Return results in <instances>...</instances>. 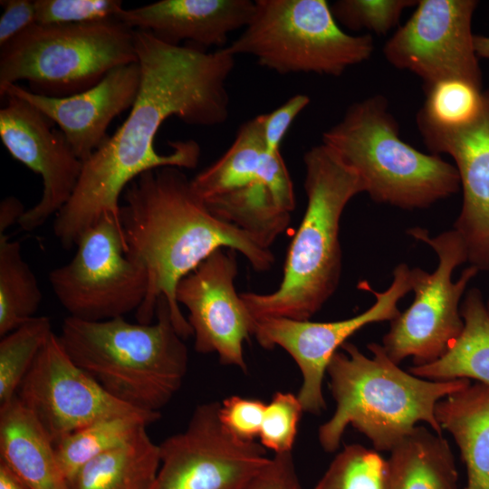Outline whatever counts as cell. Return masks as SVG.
Here are the masks:
<instances>
[{
    "label": "cell",
    "instance_id": "obj_2",
    "mask_svg": "<svg viewBox=\"0 0 489 489\" xmlns=\"http://www.w3.org/2000/svg\"><path fill=\"white\" fill-rule=\"evenodd\" d=\"M123 197L119 217L125 253L149 275L147 295L136 311L139 323H151L163 296L178 334L183 339L193 334L176 301L177 285L218 249L239 252L257 272L274 264L271 248L208 210L182 168L148 170L125 188Z\"/></svg>",
    "mask_w": 489,
    "mask_h": 489
},
{
    "label": "cell",
    "instance_id": "obj_34",
    "mask_svg": "<svg viewBox=\"0 0 489 489\" xmlns=\"http://www.w3.org/2000/svg\"><path fill=\"white\" fill-rule=\"evenodd\" d=\"M306 94H295L269 113L263 114V130L269 153L280 151L281 143L296 117L309 105Z\"/></svg>",
    "mask_w": 489,
    "mask_h": 489
},
{
    "label": "cell",
    "instance_id": "obj_40",
    "mask_svg": "<svg viewBox=\"0 0 489 489\" xmlns=\"http://www.w3.org/2000/svg\"><path fill=\"white\" fill-rule=\"evenodd\" d=\"M486 307H487V310H488V312H489V302H488V304H487Z\"/></svg>",
    "mask_w": 489,
    "mask_h": 489
},
{
    "label": "cell",
    "instance_id": "obj_31",
    "mask_svg": "<svg viewBox=\"0 0 489 489\" xmlns=\"http://www.w3.org/2000/svg\"><path fill=\"white\" fill-rule=\"evenodd\" d=\"M303 408L297 396L276 392L266 404L260 431L261 445L274 454L292 452Z\"/></svg>",
    "mask_w": 489,
    "mask_h": 489
},
{
    "label": "cell",
    "instance_id": "obj_14",
    "mask_svg": "<svg viewBox=\"0 0 489 489\" xmlns=\"http://www.w3.org/2000/svg\"><path fill=\"white\" fill-rule=\"evenodd\" d=\"M475 0H419L416 9L386 42L383 54L395 68L419 77L424 88L444 80L482 89L474 43Z\"/></svg>",
    "mask_w": 489,
    "mask_h": 489
},
{
    "label": "cell",
    "instance_id": "obj_11",
    "mask_svg": "<svg viewBox=\"0 0 489 489\" xmlns=\"http://www.w3.org/2000/svg\"><path fill=\"white\" fill-rule=\"evenodd\" d=\"M219 408L216 401L198 405L187 427L158 445L160 465L150 489H244L269 462L261 444L224 427Z\"/></svg>",
    "mask_w": 489,
    "mask_h": 489
},
{
    "label": "cell",
    "instance_id": "obj_22",
    "mask_svg": "<svg viewBox=\"0 0 489 489\" xmlns=\"http://www.w3.org/2000/svg\"><path fill=\"white\" fill-rule=\"evenodd\" d=\"M386 489H458V472L447 440L416 427L391 451Z\"/></svg>",
    "mask_w": 489,
    "mask_h": 489
},
{
    "label": "cell",
    "instance_id": "obj_39",
    "mask_svg": "<svg viewBox=\"0 0 489 489\" xmlns=\"http://www.w3.org/2000/svg\"><path fill=\"white\" fill-rule=\"evenodd\" d=\"M474 43L478 58L489 59V35L475 34Z\"/></svg>",
    "mask_w": 489,
    "mask_h": 489
},
{
    "label": "cell",
    "instance_id": "obj_37",
    "mask_svg": "<svg viewBox=\"0 0 489 489\" xmlns=\"http://www.w3.org/2000/svg\"><path fill=\"white\" fill-rule=\"evenodd\" d=\"M25 211L18 198L8 197L3 199L0 204V235L14 223L18 224Z\"/></svg>",
    "mask_w": 489,
    "mask_h": 489
},
{
    "label": "cell",
    "instance_id": "obj_9",
    "mask_svg": "<svg viewBox=\"0 0 489 489\" xmlns=\"http://www.w3.org/2000/svg\"><path fill=\"white\" fill-rule=\"evenodd\" d=\"M407 233L429 245L438 264L432 273L412 269L414 301L390 321L381 345L395 363L412 358L414 366H420L441 358L460 336L464 329L460 301L479 270L470 265L456 282L452 281L455 268L468 261L465 244L454 228L436 236L419 226Z\"/></svg>",
    "mask_w": 489,
    "mask_h": 489
},
{
    "label": "cell",
    "instance_id": "obj_29",
    "mask_svg": "<svg viewBox=\"0 0 489 489\" xmlns=\"http://www.w3.org/2000/svg\"><path fill=\"white\" fill-rule=\"evenodd\" d=\"M426 100L417 117L452 127L472 120L482 105L483 89L467 82L449 79L424 88Z\"/></svg>",
    "mask_w": 489,
    "mask_h": 489
},
{
    "label": "cell",
    "instance_id": "obj_36",
    "mask_svg": "<svg viewBox=\"0 0 489 489\" xmlns=\"http://www.w3.org/2000/svg\"><path fill=\"white\" fill-rule=\"evenodd\" d=\"M0 47L36 24L34 0H1Z\"/></svg>",
    "mask_w": 489,
    "mask_h": 489
},
{
    "label": "cell",
    "instance_id": "obj_30",
    "mask_svg": "<svg viewBox=\"0 0 489 489\" xmlns=\"http://www.w3.org/2000/svg\"><path fill=\"white\" fill-rule=\"evenodd\" d=\"M414 0H338L331 5L340 25L358 32L386 34L398 24L403 11L416 5Z\"/></svg>",
    "mask_w": 489,
    "mask_h": 489
},
{
    "label": "cell",
    "instance_id": "obj_6",
    "mask_svg": "<svg viewBox=\"0 0 489 489\" xmlns=\"http://www.w3.org/2000/svg\"><path fill=\"white\" fill-rule=\"evenodd\" d=\"M321 143L360 176L365 193L379 204L424 209L461 188L455 165L400 138L399 125L382 95L350 105L322 133Z\"/></svg>",
    "mask_w": 489,
    "mask_h": 489
},
{
    "label": "cell",
    "instance_id": "obj_19",
    "mask_svg": "<svg viewBox=\"0 0 489 489\" xmlns=\"http://www.w3.org/2000/svg\"><path fill=\"white\" fill-rule=\"evenodd\" d=\"M254 11L251 0H161L123 9L117 20L173 45L188 41L201 47L223 46L229 34L247 25Z\"/></svg>",
    "mask_w": 489,
    "mask_h": 489
},
{
    "label": "cell",
    "instance_id": "obj_4",
    "mask_svg": "<svg viewBox=\"0 0 489 489\" xmlns=\"http://www.w3.org/2000/svg\"><path fill=\"white\" fill-rule=\"evenodd\" d=\"M307 206L291 242L278 288L240 293L251 315L308 321L337 290L342 266L340 223L348 203L365 193L360 176L327 146L303 156Z\"/></svg>",
    "mask_w": 489,
    "mask_h": 489
},
{
    "label": "cell",
    "instance_id": "obj_38",
    "mask_svg": "<svg viewBox=\"0 0 489 489\" xmlns=\"http://www.w3.org/2000/svg\"><path fill=\"white\" fill-rule=\"evenodd\" d=\"M0 489H29L5 464L0 462Z\"/></svg>",
    "mask_w": 489,
    "mask_h": 489
},
{
    "label": "cell",
    "instance_id": "obj_26",
    "mask_svg": "<svg viewBox=\"0 0 489 489\" xmlns=\"http://www.w3.org/2000/svg\"><path fill=\"white\" fill-rule=\"evenodd\" d=\"M149 425L137 417H110L95 421L64 437L55 445V452L68 482L88 462L122 446Z\"/></svg>",
    "mask_w": 489,
    "mask_h": 489
},
{
    "label": "cell",
    "instance_id": "obj_12",
    "mask_svg": "<svg viewBox=\"0 0 489 489\" xmlns=\"http://www.w3.org/2000/svg\"><path fill=\"white\" fill-rule=\"evenodd\" d=\"M375 297L363 312L349 319L318 322L283 317L254 319V336L264 349L281 347L296 362L302 378L297 395L304 412L319 415L326 408L322 393L323 379L332 356L347 340L363 327L392 321L399 314V301L413 289L412 269L399 264L393 270V280L384 292H376L368 282L359 284Z\"/></svg>",
    "mask_w": 489,
    "mask_h": 489
},
{
    "label": "cell",
    "instance_id": "obj_32",
    "mask_svg": "<svg viewBox=\"0 0 489 489\" xmlns=\"http://www.w3.org/2000/svg\"><path fill=\"white\" fill-rule=\"evenodd\" d=\"M36 24H83L117 19L119 0H34Z\"/></svg>",
    "mask_w": 489,
    "mask_h": 489
},
{
    "label": "cell",
    "instance_id": "obj_13",
    "mask_svg": "<svg viewBox=\"0 0 489 489\" xmlns=\"http://www.w3.org/2000/svg\"><path fill=\"white\" fill-rule=\"evenodd\" d=\"M16 396L54 445L95 421L129 417L151 424L160 417L159 412L138 409L110 395L71 359L54 332L39 352Z\"/></svg>",
    "mask_w": 489,
    "mask_h": 489
},
{
    "label": "cell",
    "instance_id": "obj_21",
    "mask_svg": "<svg viewBox=\"0 0 489 489\" xmlns=\"http://www.w3.org/2000/svg\"><path fill=\"white\" fill-rule=\"evenodd\" d=\"M435 414L460 450L465 489H489V387L470 383L438 401Z\"/></svg>",
    "mask_w": 489,
    "mask_h": 489
},
{
    "label": "cell",
    "instance_id": "obj_8",
    "mask_svg": "<svg viewBox=\"0 0 489 489\" xmlns=\"http://www.w3.org/2000/svg\"><path fill=\"white\" fill-rule=\"evenodd\" d=\"M225 49L279 74L339 77L370 58L374 41L346 33L326 0H255L249 23Z\"/></svg>",
    "mask_w": 489,
    "mask_h": 489
},
{
    "label": "cell",
    "instance_id": "obj_33",
    "mask_svg": "<svg viewBox=\"0 0 489 489\" xmlns=\"http://www.w3.org/2000/svg\"><path fill=\"white\" fill-rule=\"evenodd\" d=\"M266 404L257 398L231 396L220 403L219 418L224 427L243 441L259 436Z\"/></svg>",
    "mask_w": 489,
    "mask_h": 489
},
{
    "label": "cell",
    "instance_id": "obj_27",
    "mask_svg": "<svg viewBox=\"0 0 489 489\" xmlns=\"http://www.w3.org/2000/svg\"><path fill=\"white\" fill-rule=\"evenodd\" d=\"M53 333L50 319L34 316L0 340V404L14 396Z\"/></svg>",
    "mask_w": 489,
    "mask_h": 489
},
{
    "label": "cell",
    "instance_id": "obj_17",
    "mask_svg": "<svg viewBox=\"0 0 489 489\" xmlns=\"http://www.w3.org/2000/svg\"><path fill=\"white\" fill-rule=\"evenodd\" d=\"M423 141L432 154L455 161L463 191L454 229L464 240L468 262L489 270V90L484 91L478 114L470 121L444 127L417 117Z\"/></svg>",
    "mask_w": 489,
    "mask_h": 489
},
{
    "label": "cell",
    "instance_id": "obj_10",
    "mask_svg": "<svg viewBox=\"0 0 489 489\" xmlns=\"http://www.w3.org/2000/svg\"><path fill=\"white\" fill-rule=\"evenodd\" d=\"M76 246L72 260L49 273L69 316L99 321L137 311L147 295L149 275L143 264L126 254L120 219L103 216Z\"/></svg>",
    "mask_w": 489,
    "mask_h": 489
},
{
    "label": "cell",
    "instance_id": "obj_5",
    "mask_svg": "<svg viewBox=\"0 0 489 489\" xmlns=\"http://www.w3.org/2000/svg\"><path fill=\"white\" fill-rule=\"evenodd\" d=\"M155 323L118 317L64 319L59 339L71 359L110 395L133 408L159 412L179 390L188 352L168 300L159 297Z\"/></svg>",
    "mask_w": 489,
    "mask_h": 489
},
{
    "label": "cell",
    "instance_id": "obj_23",
    "mask_svg": "<svg viewBox=\"0 0 489 489\" xmlns=\"http://www.w3.org/2000/svg\"><path fill=\"white\" fill-rule=\"evenodd\" d=\"M460 313L464 329L448 350L436 361L408 371L429 380L472 379L489 387V312L477 288L466 292Z\"/></svg>",
    "mask_w": 489,
    "mask_h": 489
},
{
    "label": "cell",
    "instance_id": "obj_28",
    "mask_svg": "<svg viewBox=\"0 0 489 489\" xmlns=\"http://www.w3.org/2000/svg\"><path fill=\"white\" fill-rule=\"evenodd\" d=\"M387 461L375 449L347 445L313 489H386Z\"/></svg>",
    "mask_w": 489,
    "mask_h": 489
},
{
    "label": "cell",
    "instance_id": "obj_18",
    "mask_svg": "<svg viewBox=\"0 0 489 489\" xmlns=\"http://www.w3.org/2000/svg\"><path fill=\"white\" fill-rule=\"evenodd\" d=\"M139 85L138 62L119 66L90 89L66 97L37 94L18 84L8 87L5 97L16 96L43 112L59 127L76 157L83 162L107 139L112 120L131 109Z\"/></svg>",
    "mask_w": 489,
    "mask_h": 489
},
{
    "label": "cell",
    "instance_id": "obj_7",
    "mask_svg": "<svg viewBox=\"0 0 489 489\" xmlns=\"http://www.w3.org/2000/svg\"><path fill=\"white\" fill-rule=\"evenodd\" d=\"M133 31L117 19L35 24L0 47V96L19 81L49 97L88 90L111 70L138 62Z\"/></svg>",
    "mask_w": 489,
    "mask_h": 489
},
{
    "label": "cell",
    "instance_id": "obj_35",
    "mask_svg": "<svg viewBox=\"0 0 489 489\" xmlns=\"http://www.w3.org/2000/svg\"><path fill=\"white\" fill-rule=\"evenodd\" d=\"M244 489H303L292 452L274 454Z\"/></svg>",
    "mask_w": 489,
    "mask_h": 489
},
{
    "label": "cell",
    "instance_id": "obj_20",
    "mask_svg": "<svg viewBox=\"0 0 489 489\" xmlns=\"http://www.w3.org/2000/svg\"><path fill=\"white\" fill-rule=\"evenodd\" d=\"M0 462L29 489H70L55 445L17 396L0 404Z\"/></svg>",
    "mask_w": 489,
    "mask_h": 489
},
{
    "label": "cell",
    "instance_id": "obj_15",
    "mask_svg": "<svg viewBox=\"0 0 489 489\" xmlns=\"http://www.w3.org/2000/svg\"><path fill=\"white\" fill-rule=\"evenodd\" d=\"M218 249L177 285L176 301L188 311L195 350L216 353L219 361L245 371L244 343L254 334V318L235 291V251Z\"/></svg>",
    "mask_w": 489,
    "mask_h": 489
},
{
    "label": "cell",
    "instance_id": "obj_3",
    "mask_svg": "<svg viewBox=\"0 0 489 489\" xmlns=\"http://www.w3.org/2000/svg\"><path fill=\"white\" fill-rule=\"evenodd\" d=\"M368 350L371 357L347 341L330 360L326 374L336 408L319 428L322 449L336 451L349 426L369 438L376 451L390 452L419 422L442 435L436 406L468 386L469 379H426L402 369L381 344L370 343Z\"/></svg>",
    "mask_w": 489,
    "mask_h": 489
},
{
    "label": "cell",
    "instance_id": "obj_16",
    "mask_svg": "<svg viewBox=\"0 0 489 489\" xmlns=\"http://www.w3.org/2000/svg\"><path fill=\"white\" fill-rule=\"evenodd\" d=\"M0 110V138L16 160L43 178V195L18 222L24 231L43 225L71 198L79 180L82 161L61 129L34 106L14 95H6Z\"/></svg>",
    "mask_w": 489,
    "mask_h": 489
},
{
    "label": "cell",
    "instance_id": "obj_1",
    "mask_svg": "<svg viewBox=\"0 0 489 489\" xmlns=\"http://www.w3.org/2000/svg\"><path fill=\"white\" fill-rule=\"evenodd\" d=\"M140 67L137 99L125 121L85 161L75 189L56 214L53 232L65 249L103 216L120 219V196L142 173L162 167L195 168L200 147L195 140L171 142L172 152L158 154L154 139L172 116L189 125L211 127L229 116L226 82L235 57L225 47L215 52L167 43L150 32L135 29Z\"/></svg>",
    "mask_w": 489,
    "mask_h": 489
},
{
    "label": "cell",
    "instance_id": "obj_24",
    "mask_svg": "<svg viewBox=\"0 0 489 489\" xmlns=\"http://www.w3.org/2000/svg\"><path fill=\"white\" fill-rule=\"evenodd\" d=\"M160 465L159 446L147 427L122 446L84 465L69 480L70 489H150Z\"/></svg>",
    "mask_w": 489,
    "mask_h": 489
},
{
    "label": "cell",
    "instance_id": "obj_25",
    "mask_svg": "<svg viewBox=\"0 0 489 489\" xmlns=\"http://www.w3.org/2000/svg\"><path fill=\"white\" fill-rule=\"evenodd\" d=\"M43 294L18 241L0 235V336L34 317Z\"/></svg>",
    "mask_w": 489,
    "mask_h": 489
}]
</instances>
